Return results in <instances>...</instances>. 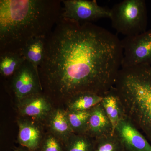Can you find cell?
I'll list each match as a JSON object with an SVG mask.
<instances>
[{"mask_svg":"<svg viewBox=\"0 0 151 151\" xmlns=\"http://www.w3.org/2000/svg\"><path fill=\"white\" fill-rule=\"evenodd\" d=\"M16 151H30L29 150H24V149H20V150H17Z\"/></svg>","mask_w":151,"mask_h":151,"instance_id":"44dd1931","label":"cell"},{"mask_svg":"<svg viewBox=\"0 0 151 151\" xmlns=\"http://www.w3.org/2000/svg\"><path fill=\"white\" fill-rule=\"evenodd\" d=\"M112 27L126 36L137 35L147 30V10L145 0H124L111 9Z\"/></svg>","mask_w":151,"mask_h":151,"instance_id":"277c9868","label":"cell"},{"mask_svg":"<svg viewBox=\"0 0 151 151\" xmlns=\"http://www.w3.org/2000/svg\"><path fill=\"white\" fill-rule=\"evenodd\" d=\"M103 97L98 94L90 92L80 93L70 99L65 108L73 111H89L101 103Z\"/></svg>","mask_w":151,"mask_h":151,"instance_id":"2e32d148","label":"cell"},{"mask_svg":"<svg viewBox=\"0 0 151 151\" xmlns=\"http://www.w3.org/2000/svg\"><path fill=\"white\" fill-rule=\"evenodd\" d=\"M101 104L111 121L114 133L116 126L125 117L121 100L114 86L103 95Z\"/></svg>","mask_w":151,"mask_h":151,"instance_id":"4fadbf2b","label":"cell"},{"mask_svg":"<svg viewBox=\"0 0 151 151\" xmlns=\"http://www.w3.org/2000/svg\"><path fill=\"white\" fill-rule=\"evenodd\" d=\"M114 87L125 117L151 145V65L121 68Z\"/></svg>","mask_w":151,"mask_h":151,"instance_id":"3957f363","label":"cell"},{"mask_svg":"<svg viewBox=\"0 0 151 151\" xmlns=\"http://www.w3.org/2000/svg\"><path fill=\"white\" fill-rule=\"evenodd\" d=\"M25 58L21 52H8L0 54V74L8 81L21 66Z\"/></svg>","mask_w":151,"mask_h":151,"instance_id":"5bb4252c","label":"cell"},{"mask_svg":"<svg viewBox=\"0 0 151 151\" xmlns=\"http://www.w3.org/2000/svg\"><path fill=\"white\" fill-rule=\"evenodd\" d=\"M66 112L69 125L73 133L79 134H86L90 110L84 111L66 110Z\"/></svg>","mask_w":151,"mask_h":151,"instance_id":"e0dca14e","label":"cell"},{"mask_svg":"<svg viewBox=\"0 0 151 151\" xmlns=\"http://www.w3.org/2000/svg\"><path fill=\"white\" fill-rule=\"evenodd\" d=\"M92 151H125L124 147L115 134L94 139Z\"/></svg>","mask_w":151,"mask_h":151,"instance_id":"d6986e66","label":"cell"},{"mask_svg":"<svg viewBox=\"0 0 151 151\" xmlns=\"http://www.w3.org/2000/svg\"><path fill=\"white\" fill-rule=\"evenodd\" d=\"M16 106L20 117L32 119L43 124L55 106L43 92L25 98Z\"/></svg>","mask_w":151,"mask_h":151,"instance_id":"ba28073f","label":"cell"},{"mask_svg":"<svg viewBox=\"0 0 151 151\" xmlns=\"http://www.w3.org/2000/svg\"><path fill=\"white\" fill-rule=\"evenodd\" d=\"M46 37L35 38L30 40L21 51L26 60L29 62L38 72V68L44 57Z\"/></svg>","mask_w":151,"mask_h":151,"instance_id":"9a60e30c","label":"cell"},{"mask_svg":"<svg viewBox=\"0 0 151 151\" xmlns=\"http://www.w3.org/2000/svg\"><path fill=\"white\" fill-rule=\"evenodd\" d=\"M113 134L112 124L100 103L90 110L86 134L96 139Z\"/></svg>","mask_w":151,"mask_h":151,"instance_id":"7c38bea8","label":"cell"},{"mask_svg":"<svg viewBox=\"0 0 151 151\" xmlns=\"http://www.w3.org/2000/svg\"><path fill=\"white\" fill-rule=\"evenodd\" d=\"M63 146L58 138L47 132L42 144L41 151H64Z\"/></svg>","mask_w":151,"mask_h":151,"instance_id":"ffe728a7","label":"cell"},{"mask_svg":"<svg viewBox=\"0 0 151 151\" xmlns=\"http://www.w3.org/2000/svg\"><path fill=\"white\" fill-rule=\"evenodd\" d=\"M123 52L121 40L108 30L60 17L45 38L38 69L42 92L64 108L80 93L103 97L115 85Z\"/></svg>","mask_w":151,"mask_h":151,"instance_id":"6da1fadb","label":"cell"},{"mask_svg":"<svg viewBox=\"0 0 151 151\" xmlns=\"http://www.w3.org/2000/svg\"><path fill=\"white\" fill-rule=\"evenodd\" d=\"M6 83L16 104L27 97L42 92L38 72L27 60Z\"/></svg>","mask_w":151,"mask_h":151,"instance_id":"8992f818","label":"cell"},{"mask_svg":"<svg viewBox=\"0 0 151 151\" xmlns=\"http://www.w3.org/2000/svg\"><path fill=\"white\" fill-rule=\"evenodd\" d=\"M121 41L123 52L121 68L151 65V28L140 34L125 36Z\"/></svg>","mask_w":151,"mask_h":151,"instance_id":"5b68a950","label":"cell"},{"mask_svg":"<svg viewBox=\"0 0 151 151\" xmlns=\"http://www.w3.org/2000/svg\"><path fill=\"white\" fill-rule=\"evenodd\" d=\"M61 17L80 23H92L111 16V9L99 6L95 0H62Z\"/></svg>","mask_w":151,"mask_h":151,"instance_id":"52a82bcc","label":"cell"},{"mask_svg":"<svg viewBox=\"0 0 151 151\" xmlns=\"http://www.w3.org/2000/svg\"><path fill=\"white\" fill-rule=\"evenodd\" d=\"M94 139L86 134L73 133L64 143L66 151H92Z\"/></svg>","mask_w":151,"mask_h":151,"instance_id":"ac0fdd59","label":"cell"},{"mask_svg":"<svg viewBox=\"0 0 151 151\" xmlns=\"http://www.w3.org/2000/svg\"><path fill=\"white\" fill-rule=\"evenodd\" d=\"M44 124L47 132L58 138L63 144L74 133L68 120L66 110L62 106H54Z\"/></svg>","mask_w":151,"mask_h":151,"instance_id":"8fae6325","label":"cell"},{"mask_svg":"<svg viewBox=\"0 0 151 151\" xmlns=\"http://www.w3.org/2000/svg\"><path fill=\"white\" fill-rule=\"evenodd\" d=\"M17 124L19 144L30 151H35L40 148L46 134L44 132L46 129L44 124L20 116L17 119Z\"/></svg>","mask_w":151,"mask_h":151,"instance_id":"30bf717a","label":"cell"},{"mask_svg":"<svg viewBox=\"0 0 151 151\" xmlns=\"http://www.w3.org/2000/svg\"><path fill=\"white\" fill-rule=\"evenodd\" d=\"M114 134L125 151H151V145L142 133L126 117L116 126Z\"/></svg>","mask_w":151,"mask_h":151,"instance_id":"9c48e42d","label":"cell"},{"mask_svg":"<svg viewBox=\"0 0 151 151\" xmlns=\"http://www.w3.org/2000/svg\"><path fill=\"white\" fill-rule=\"evenodd\" d=\"M60 0H1L0 54L21 52L30 40L46 37L61 17Z\"/></svg>","mask_w":151,"mask_h":151,"instance_id":"7a4b0ae2","label":"cell"}]
</instances>
